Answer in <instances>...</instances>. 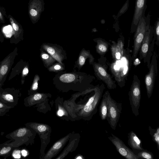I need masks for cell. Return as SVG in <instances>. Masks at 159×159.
<instances>
[{
  "mask_svg": "<svg viewBox=\"0 0 159 159\" xmlns=\"http://www.w3.org/2000/svg\"><path fill=\"white\" fill-rule=\"evenodd\" d=\"M94 78L92 75L73 69L70 72L63 70L57 73L53 78V83L57 88L63 91H84L94 87L91 84Z\"/></svg>",
  "mask_w": 159,
  "mask_h": 159,
  "instance_id": "1",
  "label": "cell"
},
{
  "mask_svg": "<svg viewBox=\"0 0 159 159\" xmlns=\"http://www.w3.org/2000/svg\"><path fill=\"white\" fill-rule=\"evenodd\" d=\"M150 15L147 17L142 16L139 21L134 37V48L132 61L136 59L139 52L141 45L144 38L145 33L150 26Z\"/></svg>",
  "mask_w": 159,
  "mask_h": 159,
  "instance_id": "2",
  "label": "cell"
},
{
  "mask_svg": "<svg viewBox=\"0 0 159 159\" xmlns=\"http://www.w3.org/2000/svg\"><path fill=\"white\" fill-rule=\"evenodd\" d=\"M153 29L150 25L146 31L144 39L142 41L139 50V58L143 59L144 62L147 63L148 68L150 64V60L152 55V52L155 43L156 38L154 36L152 39Z\"/></svg>",
  "mask_w": 159,
  "mask_h": 159,
  "instance_id": "3",
  "label": "cell"
},
{
  "mask_svg": "<svg viewBox=\"0 0 159 159\" xmlns=\"http://www.w3.org/2000/svg\"><path fill=\"white\" fill-rule=\"evenodd\" d=\"M107 93L108 112L106 119L111 128L115 130L121 113L122 104L113 99L108 91H107Z\"/></svg>",
  "mask_w": 159,
  "mask_h": 159,
  "instance_id": "4",
  "label": "cell"
},
{
  "mask_svg": "<svg viewBox=\"0 0 159 159\" xmlns=\"http://www.w3.org/2000/svg\"><path fill=\"white\" fill-rule=\"evenodd\" d=\"M129 97L132 112L137 116L139 114L141 93L140 81L136 75H134L132 83L129 92Z\"/></svg>",
  "mask_w": 159,
  "mask_h": 159,
  "instance_id": "5",
  "label": "cell"
},
{
  "mask_svg": "<svg viewBox=\"0 0 159 159\" xmlns=\"http://www.w3.org/2000/svg\"><path fill=\"white\" fill-rule=\"evenodd\" d=\"M148 68L149 72L145 76V83L147 97L148 98H149L152 94L154 87L155 77L157 72V61L155 52H153L152 61L150 63Z\"/></svg>",
  "mask_w": 159,
  "mask_h": 159,
  "instance_id": "6",
  "label": "cell"
},
{
  "mask_svg": "<svg viewBox=\"0 0 159 159\" xmlns=\"http://www.w3.org/2000/svg\"><path fill=\"white\" fill-rule=\"evenodd\" d=\"M40 48L49 54L57 62L65 65L63 61L67 59V54L61 46L57 44L44 43L41 45Z\"/></svg>",
  "mask_w": 159,
  "mask_h": 159,
  "instance_id": "7",
  "label": "cell"
},
{
  "mask_svg": "<svg viewBox=\"0 0 159 159\" xmlns=\"http://www.w3.org/2000/svg\"><path fill=\"white\" fill-rule=\"evenodd\" d=\"M92 65L96 76L103 81L109 89H114L116 88V85L115 82L113 80L104 67L99 63L95 61Z\"/></svg>",
  "mask_w": 159,
  "mask_h": 159,
  "instance_id": "8",
  "label": "cell"
},
{
  "mask_svg": "<svg viewBox=\"0 0 159 159\" xmlns=\"http://www.w3.org/2000/svg\"><path fill=\"white\" fill-rule=\"evenodd\" d=\"M112 144L115 146L119 153L127 159H139L134 152L128 148L123 142L113 134L108 137Z\"/></svg>",
  "mask_w": 159,
  "mask_h": 159,
  "instance_id": "9",
  "label": "cell"
},
{
  "mask_svg": "<svg viewBox=\"0 0 159 159\" xmlns=\"http://www.w3.org/2000/svg\"><path fill=\"white\" fill-rule=\"evenodd\" d=\"M17 51L16 48L0 62V84L5 81L17 54Z\"/></svg>",
  "mask_w": 159,
  "mask_h": 159,
  "instance_id": "10",
  "label": "cell"
},
{
  "mask_svg": "<svg viewBox=\"0 0 159 159\" xmlns=\"http://www.w3.org/2000/svg\"><path fill=\"white\" fill-rule=\"evenodd\" d=\"M147 0H136L134 13L132 23L131 33L135 31L139 21L144 15L147 8Z\"/></svg>",
  "mask_w": 159,
  "mask_h": 159,
  "instance_id": "11",
  "label": "cell"
},
{
  "mask_svg": "<svg viewBox=\"0 0 159 159\" xmlns=\"http://www.w3.org/2000/svg\"><path fill=\"white\" fill-rule=\"evenodd\" d=\"M87 59H89V64L92 65L94 61V58L89 50H86L83 48L80 51L78 58L75 62L73 69L77 68L78 71H80L85 64Z\"/></svg>",
  "mask_w": 159,
  "mask_h": 159,
  "instance_id": "12",
  "label": "cell"
},
{
  "mask_svg": "<svg viewBox=\"0 0 159 159\" xmlns=\"http://www.w3.org/2000/svg\"><path fill=\"white\" fill-rule=\"evenodd\" d=\"M111 50L112 57L115 60L121 59L124 53V44L123 41L119 40L117 43L113 42L111 45Z\"/></svg>",
  "mask_w": 159,
  "mask_h": 159,
  "instance_id": "13",
  "label": "cell"
},
{
  "mask_svg": "<svg viewBox=\"0 0 159 159\" xmlns=\"http://www.w3.org/2000/svg\"><path fill=\"white\" fill-rule=\"evenodd\" d=\"M128 143L133 151H139L144 149L142 146L141 140L133 131H130L128 134Z\"/></svg>",
  "mask_w": 159,
  "mask_h": 159,
  "instance_id": "14",
  "label": "cell"
},
{
  "mask_svg": "<svg viewBox=\"0 0 159 159\" xmlns=\"http://www.w3.org/2000/svg\"><path fill=\"white\" fill-rule=\"evenodd\" d=\"M69 138L68 135L56 142L48 151L44 158L50 159L54 157L62 148Z\"/></svg>",
  "mask_w": 159,
  "mask_h": 159,
  "instance_id": "15",
  "label": "cell"
},
{
  "mask_svg": "<svg viewBox=\"0 0 159 159\" xmlns=\"http://www.w3.org/2000/svg\"><path fill=\"white\" fill-rule=\"evenodd\" d=\"M94 42L97 43L96 46V52L101 55H104L107 52L109 43L104 39L97 38L93 39Z\"/></svg>",
  "mask_w": 159,
  "mask_h": 159,
  "instance_id": "16",
  "label": "cell"
},
{
  "mask_svg": "<svg viewBox=\"0 0 159 159\" xmlns=\"http://www.w3.org/2000/svg\"><path fill=\"white\" fill-rule=\"evenodd\" d=\"M102 97V99L99 107V114L101 120H104L107 118L108 112V103L107 91L105 92Z\"/></svg>",
  "mask_w": 159,
  "mask_h": 159,
  "instance_id": "17",
  "label": "cell"
},
{
  "mask_svg": "<svg viewBox=\"0 0 159 159\" xmlns=\"http://www.w3.org/2000/svg\"><path fill=\"white\" fill-rule=\"evenodd\" d=\"M40 57L44 66L48 68L57 61L56 60L49 54L40 48Z\"/></svg>",
  "mask_w": 159,
  "mask_h": 159,
  "instance_id": "18",
  "label": "cell"
},
{
  "mask_svg": "<svg viewBox=\"0 0 159 159\" xmlns=\"http://www.w3.org/2000/svg\"><path fill=\"white\" fill-rule=\"evenodd\" d=\"M8 18L14 30L15 38L20 39L22 34L23 30L21 25L10 15L8 16Z\"/></svg>",
  "mask_w": 159,
  "mask_h": 159,
  "instance_id": "19",
  "label": "cell"
},
{
  "mask_svg": "<svg viewBox=\"0 0 159 159\" xmlns=\"http://www.w3.org/2000/svg\"><path fill=\"white\" fill-rule=\"evenodd\" d=\"M149 134L152 137V141L157 144V147L159 151V128L153 129L150 126H148Z\"/></svg>",
  "mask_w": 159,
  "mask_h": 159,
  "instance_id": "20",
  "label": "cell"
},
{
  "mask_svg": "<svg viewBox=\"0 0 159 159\" xmlns=\"http://www.w3.org/2000/svg\"><path fill=\"white\" fill-rule=\"evenodd\" d=\"M48 71L58 73L64 70L65 69V65H63L58 62H55L47 68Z\"/></svg>",
  "mask_w": 159,
  "mask_h": 159,
  "instance_id": "21",
  "label": "cell"
},
{
  "mask_svg": "<svg viewBox=\"0 0 159 159\" xmlns=\"http://www.w3.org/2000/svg\"><path fill=\"white\" fill-rule=\"evenodd\" d=\"M136 154L139 159H153L154 158V155L152 152L144 149L139 151Z\"/></svg>",
  "mask_w": 159,
  "mask_h": 159,
  "instance_id": "22",
  "label": "cell"
},
{
  "mask_svg": "<svg viewBox=\"0 0 159 159\" xmlns=\"http://www.w3.org/2000/svg\"><path fill=\"white\" fill-rule=\"evenodd\" d=\"M28 130L25 128H20L16 130L13 133L15 137L21 138L25 136L27 133Z\"/></svg>",
  "mask_w": 159,
  "mask_h": 159,
  "instance_id": "23",
  "label": "cell"
},
{
  "mask_svg": "<svg viewBox=\"0 0 159 159\" xmlns=\"http://www.w3.org/2000/svg\"><path fill=\"white\" fill-rule=\"evenodd\" d=\"M40 79L39 76L38 75L36 74L35 75L30 88V91L34 92L37 90L38 88L39 82Z\"/></svg>",
  "mask_w": 159,
  "mask_h": 159,
  "instance_id": "24",
  "label": "cell"
},
{
  "mask_svg": "<svg viewBox=\"0 0 159 159\" xmlns=\"http://www.w3.org/2000/svg\"><path fill=\"white\" fill-rule=\"evenodd\" d=\"M44 94L39 93H34L28 98V100L30 102V103L34 101L39 100L42 98Z\"/></svg>",
  "mask_w": 159,
  "mask_h": 159,
  "instance_id": "25",
  "label": "cell"
},
{
  "mask_svg": "<svg viewBox=\"0 0 159 159\" xmlns=\"http://www.w3.org/2000/svg\"><path fill=\"white\" fill-rule=\"evenodd\" d=\"M29 72V66L28 64L26 63L22 69L21 74V82L22 83H24L25 81V78L28 74Z\"/></svg>",
  "mask_w": 159,
  "mask_h": 159,
  "instance_id": "26",
  "label": "cell"
},
{
  "mask_svg": "<svg viewBox=\"0 0 159 159\" xmlns=\"http://www.w3.org/2000/svg\"><path fill=\"white\" fill-rule=\"evenodd\" d=\"M12 150L10 146H5L0 148V156H4L9 154Z\"/></svg>",
  "mask_w": 159,
  "mask_h": 159,
  "instance_id": "27",
  "label": "cell"
},
{
  "mask_svg": "<svg viewBox=\"0 0 159 159\" xmlns=\"http://www.w3.org/2000/svg\"><path fill=\"white\" fill-rule=\"evenodd\" d=\"M155 34L156 35L154 36L156 38L155 43L158 46L159 41V20L158 18L156 25Z\"/></svg>",
  "mask_w": 159,
  "mask_h": 159,
  "instance_id": "28",
  "label": "cell"
},
{
  "mask_svg": "<svg viewBox=\"0 0 159 159\" xmlns=\"http://www.w3.org/2000/svg\"><path fill=\"white\" fill-rule=\"evenodd\" d=\"M129 6V0L126 1L125 4L120 9L117 14V17H118L125 13L127 10Z\"/></svg>",
  "mask_w": 159,
  "mask_h": 159,
  "instance_id": "29",
  "label": "cell"
},
{
  "mask_svg": "<svg viewBox=\"0 0 159 159\" xmlns=\"http://www.w3.org/2000/svg\"><path fill=\"white\" fill-rule=\"evenodd\" d=\"M2 98L5 100L9 102H12L14 101L13 97L10 94H3L2 95Z\"/></svg>",
  "mask_w": 159,
  "mask_h": 159,
  "instance_id": "30",
  "label": "cell"
},
{
  "mask_svg": "<svg viewBox=\"0 0 159 159\" xmlns=\"http://www.w3.org/2000/svg\"><path fill=\"white\" fill-rule=\"evenodd\" d=\"M12 156L15 158H20L21 157L20 151L19 150H15L13 153Z\"/></svg>",
  "mask_w": 159,
  "mask_h": 159,
  "instance_id": "31",
  "label": "cell"
},
{
  "mask_svg": "<svg viewBox=\"0 0 159 159\" xmlns=\"http://www.w3.org/2000/svg\"><path fill=\"white\" fill-rule=\"evenodd\" d=\"M46 127L43 125H39L37 126V129L39 132H43L46 130Z\"/></svg>",
  "mask_w": 159,
  "mask_h": 159,
  "instance_id": "32",
  "label": "cell"
},
{
  "mask_svg": "<svg viewBox=\"0 0 159 159\" xmlns=\"http://www.w3.org/2000/svg\"><path fill=\"white\" fill-rule=\"evenodd\" d=\"M30 15L32 16H36L37 14V11L34 9H31L30 10Z\"/></svg>",
  "mask_w": 159,
  "mask_h": 159,
  "instance_id": "33",
  "label": "cell"
},
{
  "mask_svg": "<svg viewBox=\"0 0 159 159\" xmlns=\"http://www.w3.org/2000/svg\"><path fill=\"white\" fill-rule=\"evenodd\" d=\"M4 18L2 14V12L0 10V20L2 22L4 23Z\"/></svg>",
  "mask_w": 159,
  "mask_h": 159,
  "instance_id": "34",
  "label": "cell"
},
{
  "mask_svg": "<svg viewBox=\"0 0 159 159\" xmlns=\"http://www.w3.org/2000/svg\"><path fill=\"white\" fill-rule=\"evenodd\" d=\"M57 114L60 116H62L64 114L63 111L61 109L59 110L57 112Z\"/></svg>",
  "mask_w": 159,
  "mask_h": 159,
  "instance_id": "35",
  "label": "cell"
},
{
  "mask_svg": "<svg viewBox=\"0 0 159 159\" xmlns=\"http://www.w3.org/2000/svg\"><path fill=\"white\" fill-rule=\"evenodd\" d=\"M5 106L4 104L0 102V112H2L3 109H5Z\"/></svg>",
  "mask_w": 159,
  "mask_h": 159,
  "instance_id": "36",
  "label": "cell"
},
{
  "mask_svg": "<svg viewBox=\"0 0 159 159\" xmlns=\"http://www.w3.org/2000/svg\"><path fill=\"white\" fill-rule=\"evenodd\" d=\"M21 153L22 155L24 157H26L27 154V151L24 149H23L21 151Z\"/></svg>",
  "mask_w": 159,
  "mask_h": 159,
  "instance_id": "37",
  "label": "cell"
},
{
  "mask_svg": "<svg viewBox=\"0 0 159 159\" xmlns=\"http://www.w3.org/2000/svg\"><path fill=\"white\" fill-rule=\"evenodd\" d=\"M3 39L4 38L3 36V35L0 32V40H1L2 42H3Z\"/></svg>",
  "mask_w": 159,
  "mask_h": 159,
  "instance_id": "38",
  "label": "cell"
},
{
  "mask_svg": "<svg viewBox=\"0 0 159 159\" xmlns=\"http://www.w3.org/2000/svg\"><path fill=\"white\" fill-rule=\"evenodd\" d=\"M77 159H81L82 158L81 157H78L77 158Z\"/></svg>",
  "mask_w": 159,
  "mask_h": 159,
  "instance_id": "39",
  "label": "cell"
},
{
  "mask_svg": "<svg viewBox=\"0 0 159 159\" xmlns=\"http://www.w3.org/2000/svg\"><path fill=\"white\" fill-rule=\"evenodd\" d=\"M158 0V1H159V0Z\"/></svg>",
  "mask_w": 159,
  "mask_h": 159,
  "instance_id": "40",
  "label": "cell"
}]
</instances>
